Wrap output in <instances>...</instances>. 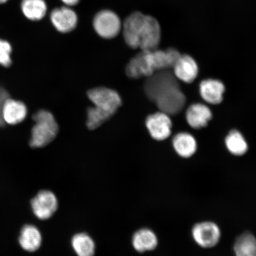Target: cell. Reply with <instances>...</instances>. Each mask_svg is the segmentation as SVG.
Wrapping results in <instances>:
<instances>
[{"label":"cell","instance_id":"cell-23","mask_svg":"<svg viewBox=\"0 0 256 256\" xmlns=\"http://www.w3.org/2000/svg\"><path fill=\"white\" fill-rule=\"evenodd\" d=\"M8 98L9 95L8 92L6 91L4 88L0 86V126H2L5 124L2 116V111L5 102Z\"/></svg>","mask_w":256,"mask_h":256},{"label":"cell","instance_id":"cell-16","mask_svg":"<svg viewBox=\"0 0 256 256\" xmlns=\"http://www.w3.org/2000/svg\"><path fill=\"white\" fill-rule=\"evenodd\" d=\"M42 235L40 230L36 226L26 225L22 228L19 243L24 250L34 252L38 250L42 244Z\"/></svg>","mask_w":256,"mask_h":256},{"label":"cell","instance_id":"cell-7","mask_svg":"<svg viewBox=\"0 0 256 256\" xmlns=\"http://www.w3.org/2000/svg\"><path fill=\"white\" fill-rule=\"evenodd\" d=\"M192 238L198 246L204 248L215 247L220 238V230L216 224L204 222L195 224L192 230Z\"/></svg>","mask_w":256,"mask_h":256},{"label":"cell","instance_id":"cell-19","mask_svg":"<svg viewBox=\"0 0 256 256\" xmlns=\"http://www.w3.org/2000/svg\"><path fill=\"white\" fill-rule=\"evenodd\" d=\"M234 250L236 256H256V238L252 233L246 232L236 239Z\"/></svg>","mask_w":256,"mask_h":256},{"label":"cell","instance_id":"cell-6","mask_svg":"<svg viewBox=\"0 0 256 256\" xmlns=\"http://www.w3.org/2000/svg\"><path fill=\"white\" fill-rule=\"evenodd\" d=\"M92 24L96 33L104 39L116 37L122 28L119 16L108 10H104L96 14Z\"/></svg>","mask_w":256,"mask_h":256},{"label":"cell","instance_id":"cell-13","mask_svg":"<svg viewBox=\"0 0 256 256\" xmlns=\"http://www.w3.org/2000/svg\"><path fill=\"white\" fill-rule=\"evenodd\" d=\"M26 105L20 101L8 98L2 108V116L6 124H16L24 121L27 116Z\"/></svg>","mask_w":256,"mask_h":256},{"label":"cell","instance_id":"cell-18","mask_svg":"<svg viewBox=\"0 0 256 256\" xmlns=\"http://www.w3.org/2000/svg\"><path fill=\"white\" fill-rule=\"evenodd\" d=\"M176 152L184 158H190L196 152L197 144L194 138L188 133H179L172 140Z\"/></svg>","mask_w":256,"mask_h":256},{"label":"cell","instance_id":"cell-14","mask_svg":"<svg viewBox=\"0 0 256 256\" xmlns=\"http://www.w3.org/2000/svg\"><path fill=\"white\" fill-rule=\"evenodd\" d=\"M186 120L190 126L194 129L206 127L212 119V114L210 108L201 104H193L188 108Z\"/></svg>","mask_w":256,"mask_h":256},{"label":"cell","instance_id":"cell-15","mask_svg":"<svg viewBox=\"0 0 256 256\" xmlns=\"http://www.w3.org/2000/svg\"><path fill=\"white\" fill-rule=\"evenodd\" d=\"M20 10L28 20L39 22L46 17L48 6L46 0H21Z\"/></svg>","mask_w":256,"mask_h":256},{"label":"cell","instance_id":"cell-12","mask_svg":"<svg viewBox=\"0 0 256 256\" xmlns=\"http://www.w3.org/2000/svg\"><path fill=\"white\" fill-rule=\"evenodd\" d=\"M201 97L208 104L222 103L225 92V86L219 80L208 79L202 82L200 86Z\"/></svg>","mask_w":256,"mask_h":256},{"label":"cell","instance_id":"cell-11","mask_svg":"<svg viewBox=\"0 0 256 256\" xmlns=\"http://www.w3.org/2000/svg\"><path fill=\"white\" fill-rule=\"evenodd\" d=\"M172 69L178 80L186 83L193 82L199 72L198 64L193 58L182 54L176 60Z\"/></svg>","mask_w":256,"mask_h":256},{"label":"cell","instance_id":"cell-4","mask_svg":"<svg viewBox=\"0 0 256 256\" xmlns=\"http://www.w3.org/2000/svg\"><path fill=\"white\" fill-rule=\"evenodd\" d=\"M88 96L94 104L88 110L87 126L90 130L97 129L110 120L122 105L120 94L110 88H92L88 92Z\"/></svg>","mask_w":256,"mask_h":256},{"label":"cell","instance_id":"cell-9","mask_svg":"<svg viewBox=\"0 0 256 256\" xmlns=\"http://www.w3.org/2000/svg\"><path fill=\"white\" fill-rule=\"evenodd\" d=\"M146 124L150 136L156 140H164L171 135L172 122L170 118L162 112L150 115L146 118Z\"/></svg>","mask_w":256,"mask_h":256},{"label":"cell","instance_id":"cell-5","mask_svg":"<svg viewBox=\"0 0 256 256\" xmlns=\"http://www.w3.org/2000/svg\"><path fill=\"white\" fill-rule=\"evenodd\" d=\"M35 124L32 128L30 145L32 148H41L56 138L59 127L54 115L49 111L40 110L34 115Z\"/></svg>","mask_w":256,"mask_h":256},{"label":"cell","instance_id":"cell-21","mask_svg":"<svg viewBox=\"0 0 256 256\" xmlns=\"http://www.w3.org/2000/svg\"><path fill=\"white\" fill-rule=\"evenodd\" d=\"M225 142L227 149L233 155L242 156L248 152V143L238 130H232L226 136Z\"/></svg>","mask_w":256,"mask_h":256},{"label":"cell","instance_id":"cell-2","mask_svg":"<svg viewBox=\"0 0 256 256\" xmlns=\"http://www.w3.org/2000/svg\"><path fill=\"white\" fill-rule=\"evenodd\" d=\"M123 34L124 41L132 49L151 50L159 46L162 28L155 18L136 12L124 20Z\"/></svg>","mask_w":256,"mask_h":256},{"label":"cell","instance_id":"cell-1","mask_svg":"<svg viewBox=\"0 0 256 256\" xmlns=\"http://www.w3.org/2000/svg\"><path fill=\"white\" fill-rule=\"evenodd\" d=\"M144 91L160 112L169 116L180 113L186 102L178 78L170 70L156 72L147 78L144 84Z\"/></svg>","mask_w":256,"mask_h":256},{"label":"cell","instance_id":"cell-17","mask_svg":"<svg viewBox=\"0 0 256 256\" xmlns=\"http://www.w3.org/2000/svg\"><path fill=\"white\" fill-rule=\"evenodd\" d=\"M132 244L137 252H143L154 250L158 245V238L152 230L144 228L133 236Z\"/></svg>","mask_w":256,"mask_h":256},{"label":"cell","instance_id":"cell-22","mask_svg":"<svg viewBox=\"0 0 256 256\" xmlns=\"http://www.w3.org/2000/svg\"><path fill=\"white\" fill-rule=\"evenodd\" d=\"M12 48L7 40L0 38V65L9 67L12 65Z\"/></svg>","mask_w":256,"mask_h":256},{"label":"cell","instance_id":"cell-8","mask_svg":"<svg viewBox=\"0 0 256 256\" xmlns=\"http://www.w3.org/2000/svg\"><path fill=\"white\" fill-rule=\"evenodd\" d=\"M57 198L52 192L42 190L31 202L33 212L38 219H50L58 209Z\"/></svg>","mask_w":256,"mask_h":256},{"label":"cell","instance_id":"cell-20","mask_svg":"<svg viewBox=\"0 0 256 256\" xmlns=\"http://www.w3.org/2000/svg\"><path fill=\"white\" fill-rule=\"evenodd\" d=\"M72 246L78 256H94L95 244L87 234L80 233L73 236Z\"/></svg>","mask_w":256,"mask_h":256},{"label":"cell","instance_id":"cell-24","mask_svg":"<svg viewBox=\"0 0 256 256\" xmlns=\"http://www.w3.org/2000/svg\"><path fill=\"white\" fill-rule=\"evenodd\" d=\"M67 6H73L78 4L80 0H62Z\"/></svg>","mask_w":256,"mask_h":256},{"label":"cell","instance_id":"cell-10","mask_svg":"<svg viewBox=\"0 0 256 256\" xmlns=\"http://www.w3.org/2000/svg\"><path fill=\"white\" fill-rule=\"evenodd\" d=\"M50 20L54 27L60 33L72 31L78 23V15L68 7L54 9L50 14Z\"/></svg>","mask_w":256,"mask_h":256},{"label":"cell","instance_id":"cell-3","mask_svg":"<svg viewBox=\"0 0 256 256\" xmlns=\"http://www.w3.org/2000/svg\"><path fill=\"white\" fill-rule=\"evenodd\" d=\"M180 55L174 48L142 50L128 62L126 74L134 79L149 78L156 72L172 69Z\"/></svg>","mask_w":256,"mask_h":256},{"label":"cell","instance_id":"cell-25","mask_svg":"<svg viewBox=\"0 0 256 256\" xmlns=\"http://www.w3.org/2000/svg\"><path fill=\"white\" fill-rule=\"evenodd\" d=\"M10 0H0V6L7 4Z\"/></svg>","mask_w":256,"mask_h":256}]
</instances>
